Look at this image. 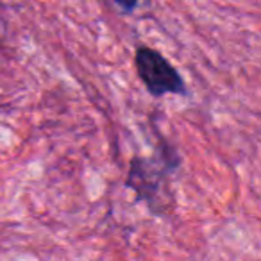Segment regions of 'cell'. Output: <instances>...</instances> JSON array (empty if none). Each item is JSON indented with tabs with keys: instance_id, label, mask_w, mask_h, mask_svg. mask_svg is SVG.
I'll return each instance as SVG.
<instances>
[{
	"instance_id": "2",
	"label": "cell",
	"mask_w": 261,
	"mask_h": 261,
	"mask_svg": "<svg viewBox=\"0 0 261 261\" xmlns=\"http://www.w3.org/2000/svg\"><path fill=\"white\" fill-rule=\"evenodd\" d=\"M138 77L150 95L163 97L168 93H185V81L163 54L150 47H140L135 54Z\"/></svg>"
},
{
	"instance_id": "1",
	"label": "cell",
	"mask_w": 261,
	"mask_h": 261,
	"mask_svg": "<svg viewBox=\"0 0 261 261\" xmlns=\"http://www.w3.org/2000/svg\"><path fill=\"white\" fill-rule=\"evenodd\" d=\"M179 167V158L172 149H168V145L165 147L163 152V161L161 167H158V163H154L152 160H133L129 170V179L127 185L135 190L138 200H147L149 206H156L161 204L163 206V188H167L165 185V174L167 170H175Z\"/></svg>"
},
{
	"instance_id": "3",
	"label": "cell",
	"mask_w": 261,
	"mask_h": 261,
	"mask_svg": "<svg viewBox=\"0 0 261 261\" xmlns=\"http://www.w3.org/2000/svg\"><path fill=\"white\" fill-rule=\"evenodd\" d=\"M115 2L118 4V8L122 9V11L130 13V11H135V9L138 8V4L142 2V0H115Z\"/></svg>"
}]
</instances>
